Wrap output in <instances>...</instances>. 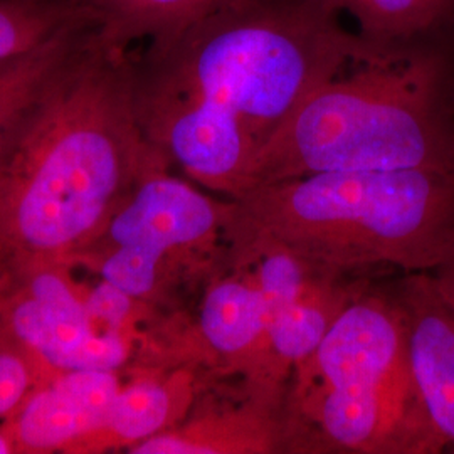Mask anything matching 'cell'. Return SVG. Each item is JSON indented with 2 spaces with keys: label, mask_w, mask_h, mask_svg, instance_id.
Returning <instances> with one entry per match:
<instances>
[{
  "label": "cell",
  "mask_w": 454,
  "mask_h": 454,
  "mask_svg": "<svg viewBox=\"0 0 454 454\" xmlns=\"http://www.w3.org/2000/svg\"><path fill=\"white\" fill-rule=\"evenodd\" d=\"M292 454H438L450 450L411 369L392 286L373 281L288 379Z\"/></svg>",
  "instance_id": "cell-5"
},
{
  "label": "cell",
  "mask_w": 454,
  "mask_h": 454,
  "mask_svg": "<svg viewBox=\"0 0 454 454\" xmlns=\"http://www.w3.org/2000/svg\"><path fill=\"white\" fill-rule=\"evenodd\" d=\"M91 34V24L82 19L69 24L37 48L0 63V148L51 80L82 49Z\"/></svg>",
  "instance_id": "cell-16"
},
{
  "label": "cell",
  "mask_w": 454,
  "mask_h": 454,
  "mask_svg": "<svg viewBox=\"0 0 454 454\" xmlns=\"http://www.w3.org/2000/svg\"><path fill=\"white\" fill-rule=\"evenodd\" d=\"M431 276L438 286L439 293L454 311V256L434 273H431Z\"/></svg>",
  "instance_id": "cell-19"
},
{
  "label": "cell",
  "mask_w": 454,
  "mask_h": 454,
  "mask_svg": "<svg viewBox=\"0 0 454 454\" xmlns=\"http://www.w3.org/2000/svg\"><path fill=\"white\" fill-rule=\"evenodd\" d=\"M372 283L371 275L337 271L315 264L305 288L268 326L260 364L246 382L285 395L293 369L315 352L341 311Z\"/></svg>",
  "instance_id": "cell-9"
},
{
  "label": "cell",
  "mask_w": 454,
  "mask_h": 454,
  "mask_svg": "<svg viewBox=\"0 0 454 454\" xmlns=\"http://www.w3.org/2000/svg\"><path fill=\"white\" fill-rule=\"evenodd\" d=\"M227 202L168 174L155 150L144 176L98 232V271L137 303L184 278H212L227 261ZM93 243V241H91Z\"/></svg>",
  "instance_id": "cell-6"
},
{
  "label": "cell",
  "mask_w": 454,
  "mask_h": 454,
  "mask_svg": "<svg viewBox=\"0 0 454 454\" xmlns=\"http://www.w3.org/2000/svg\"><path fill=\"white\" fill-rule=\"evenodd\" d=\"M197 340L219 379L249 380L266 340V317L254 281L244 264L226 261L207 281Z\"/></svg>",
  "instance_id": "cell-12"
},
{
  "label": "cell",
  "mask_w": 454,
  "mask_h": 454,
  "mask_svg": "<svg viewBox=\"0 0 454 454\" xmlns=\"http://www.w3.org/2000/svg\"><path fill=\"white\" fill-rule=\"evenodd\" d=\"M231 397L187 414L179 424L129 450L133 454H292L285 395L243 379Z\"/></svg>",
  "instance_id": "cell-8"
},
{
  "label": "cell",
  "mask_w": 454,
  "mask_h": 454,
  "mask_svg": "<svg viewBox=\"0 0 454 454\" xmlns=\"http://www.w3.org/2000/svg\"><path fill=\"white\" fill-rule=\"evenodd\" d=\"M130 49L95 31L0 148V266H56L91 244L155 150L140 130Z\"/></svg>",
  "instance_id": "cell-1"
},
{
  "label": "cell",
  "mask_w": 454,
  "mask_h": 454,
  "mask_svg": "<svg viewBox=\"0 0 454 454\" xmlns=\"http://www.w3.org/2000/svg\"><path fill=\"white\" fill-rule=\"evenodd\" d=\"M14 453V444L7 434H0V454Z\"/></svg>",
  "instance_id": "cell-20"
},
{
  "label": "cell",
  "mask_w": 454,
  "mask_h": 454,
  "mask_svg": "<svg viewBox=\"0 0 454 454\" xmlns=\"http://www.w3.org/2000/svg\"><path fill=\"white\" fill-rule=\"evenodd\" d=\"M29 387L31 369L26 358L12 352H0V416L20 406Z\"/></svg>",
  "instance_id": "cell-18"
},
{
  "label": "cell",
  "mask_w": 454,
  "mask_h": 454,
  "mask_svg": "<svg viewBox=\"0 0 454 454\" xmlns=\"http://www.w3.org/2000/svg\"><path fill=\"white\" fill-rule=\"evenodd\" d=\"M197 395L194 371L144 377L121 387L103 429L82 442L80 451L133 448L179 424Z\"/></svg>",
  "instance_id": "cell-13"
},
{
  "label": "cell",
  "mask_w": 454,
  "mask_h": 454,
  "mask_svg": "<svg viewBox=\"0 0 454 454\" xmlns=\"http://www.w3.org/2000/svg\"><path fill=\"white\" fill-rule=\"evenodd\" d=\"M29 279L12 293L5 320L27 350L58 371H116L127 358L120 332L101 330L86 303L54 266L20 273Z\"/></svg>",
  "instance_id": "cell-7"
},
{
  "label": "cell",
  "mask_w": 454,
  "mask_h": 454,
  "mask_svg": "<svg viewBox=\"0 0 454 454\" xmlns=\"http://www.w3.org/2000/svg\"><path fill=\"white\" fill-rule=\"evenodd\" d=\"M397 168H454V39L345 67L262 146L241 194L313 174Z\"/></svg>",
  "instance_id": "cell-4"
},
{
  "label": "cell",
  "mask_w": 454,
  "mask_h": 454,
  "mask_svg": "<svg viewBox=\"0 0 454 454\" xmlns=\"http://www.w3.org/2000/svg\"><path fill=\"white\" fill-rule=\"evenodd\" d=\"M121 389L114 371H63L27 401L7 434L14 451H76L103 429Z\"/></svg>",
  "instance_id": "cell-10"
},
{
  "label": "cell",
  "mask_w": 454,
  "mask_h": 454,
  "mask_svg": "<svg viewBox=\"0 0 454 454\" xmlns=\"http://www.w3.org/2000/svg\"><path fill=\"white\" fill-rule=\"evenodd\" d=\"M406 322L411 369L439 434L454 448V311L431 273H401L390 283Z\"/></svg>",
  "instance_id": "cell-11"
},
{
  "label": "cell",
  "mask_w": 454,
  "mask_h": 454,
  "mask_svg": "<svg viewBox=\"0 0 454 454\" xmlns=\"http://www.w3.org/2000/svg\"><path fill=\"white\" fill-rule=\"evenodd\" d=\"M227 244L266 239L358 275L434 273L454 256V168L325 172L227 200Z\"/></svg>",
  "instance_id": "cell-3"
},
{
  "label": "cell",
  "mask_w": 454,
  "mask_h": 454,
  "mask_svg": "<svg viewBox=\"0 0 454 454\" xmlns=\"http://www.w3.org/2000/svg\"><path fill=\"white\" fill-rule=\"evenodd\" d=\"M229 0H80L98 41L130 49L168 39Z\"/></svg>",
  "instance_id": "cell-15"
},
{
  "label": "cell",
  "mask_w": 454,
  "mask_h": 454,
  "mask_svg": "<svg viewBox=\"0 0 454 454\" xmlns=\"http://www.w3.org/2000/svg\"><path fill=\"white\" fill-rule=\"evenodd\" d=\"M357 20L371 59L454 39V0H330ZM369 59V61H371Z\"/></svg>",
  "instance_id": "cell-14"
},
{
  "label": "cell",
  "mask_w": 454,
  "mask_h": 454,
  "mask_svg": "<svg viewBox=\"0 0 454 454\" xmlns=\"http://www.w3.org/2000/svg\"><path fill=\"white\" fill-rule=\"evenodd\" d=\"M82 19L80 0H0V63L37 48Z\"/></svg>",
  "instance_id": "cell-17"
},
{
  "label": "cell",
  "mask_w": 454,
  "mask_h": 454,
  "mask_svg": "<svg viewBox=\"0 0 454 454\" xmlns=\"http://www.w3.org/2000/svg\"><path fill=\"white\" fill-rule=\"evenodd\" d=\"M330 0H229L135 56L138 86L176 93L260 146L325 82L371 59Z\"/></svg>",
  "instance_id": "cell-2"
}]
</instances>
